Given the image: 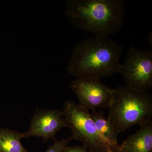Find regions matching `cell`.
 <instances>
[{
  "instance_id": "obj_1",
  "label": "cell",
  "mask_w": 152,
  "mask_h": 152,
  "mask_svg": "<svg viewBox=\"0 0 152 152\" xmlns=\"http://www.w3.org/2000/svg\"><path fill=\"white\" fill-rule=\"evenodd\" d=\"M122 46L107 38L94 37L76 45L67 70L76 79L99 80L119 73Z\"/></svg>"
},
{
  "instance_id": "obj_3",
  "label": "cell",
  "mask_w": 152,
  "mask_h": 152,
  "mask_svg": "<svg viewBox=\"0 0 152 152\" xmlns=\"http://www.w3.org/2000/svg\"><path fill=\"white\" fill-rule=\"evenodd\" d=\"M108 108L109 121L123 132L135 125L141 126L151 121L152 96L147 91L119 86L113 89Z\"/></svg>"
},
{
  "instance_id": "obj_4",
  "label": "cell",
  "mask_w": 152,
  "mask_h": 152,
  "mask_svg": "<svg viewBox=\"0 0 152 152\" xmlns=\"http://www.w3.org/2000/svg\"><path fill=\"white\" fill-rule=\"evenodd\" d=\"M62 112L73 140L82 142L91 152H114L99 134L88 111L73 101L66 100Z\"/></svg>"
},
{
  "instance_id": "obj_9",
  "label": "cell",
  "mask_w": 152,
  "mask_h": 152,
  "mask_svg": "<svg viewBox=\"0 0 152 152\" xmlns=\"http://www.w3.org/2000/svg\"><path fill=\"white\" fill-rule=\"evenodd\" d=\"M91 115L99 134L107 145L114 152H116L119 145L118 135L120 133L112 126L102 111H93Z\"/></svg>"
},
{
  "instance_id": "obj_7",
  "label": "cell",
  "mask_w": 152,
  "mask_h": 152,
  "mask_svg": "<svg viewBox=\"0 0 152 152\" xmlns=\"http://www.w3.org/2000/svg\"><path fill=\"white\" fill-rule=\"evenodd\" d=\"M67 127V123L62 111L57 110L37 109L26 132L22 133L23 138L37 137L45 143L55 139L56 133L63 128Z\"/></svg>"
},
{
  "instance_id": "obj_10",
  "label": "cell",
  "mask_w": 152,
  "mask_h": 152,
  "mask_svg": "<svg viewBox=\"0 0 152 152\" xmlns=\"http://www.w3.org/2000/svg\"><path fill=\"white\" fill-rule=\"evenodd\" d=\"M22 133L0 128V152H28L22 145Z\"/></svg>"
},
{
  "instance_id": "obj_6",
  "label": "cell",
  "mask_w": 152,
  "mask_h": 152,
  "mask_svg": "<svg viewBox=\"0 0 152 152\" xmlns=\"http://www.w3.org/2000/svg\"><path fill=\"white\" fill-rule=\"evenodd\" d=\"M70 88L77 97L79 105L88 112L108 107L114 89L99 80L81 79L73 80Z\"/></svg>"
},
{
  "instance_id": "obj_8",
  "label": "cell",
  "mask_w": 152,
  "mask_h": 152,
  "mask_svg": "<svg viewBox=\"0 0 152 152\" xmlns=\"http://www.w3.org/2000/svg\"><path fill=\"white\" fill-rule=\"evenodd\" d=\"M152 122L141 126L137 132L131 135L119 145L116 152H152Z\"/></svg>"
},
{
  "instance_id": "obj_2",
  "label": "cell",
  "mask_w": 152,
  "mask_h": 152,
  "mask_svg": "<svg viewBox=\"0 0 152 152\" xmlns=\"http://www.w3.org/2000/svg\"><path fill=\"white\" fill-rule=\"evenodd\" d=\"M64 14L73 26L92 33L94 37L107 38L118 33L124 24L123 0H69Z\"/></svg>"
},
{
  "instance_id": "obj_5",
  "label": "cell",
  "mask_w": 152,
  "mask_h": 152,
  "mask_svg": "<svg viewBox=\"0 0 152 152\" xmlns=\"http://www.w3.org/2000/svg\"><path fill=\"white\" fill-rule=\"evenodd\" d=\"M119 73L122 75L126 86L147 91L151 89L152 50L144 51L131 47Z\"/></svg>"
},
{
  "instance_id": "obj_12",
  "label": "cell",
  "mask_w": 152,
  "mask_h": 152,
  "mask_svg": "<svg viewBox=\"0 0 152 152\" xmlns=\"http://www.w3.org/2000/svg\"><path fill=\"white\" fill-rule=\"evenodd\" d=\"M63 152H91L86 148L80 146H66Z\"/></svg>"
},
{
  "instance_id": "obj_11",
  "label": "cell",
  "mask_w": 152,
  "mask_h": 152,
  "mask_svg": "<svg viewBox=\"0 0 152 152\" xmlns=\"http://www.w3.org/2000/svg\"><path fill=\"white\" fill-rule=\"evenodd\" d=\"M72 140L73 139L72 137L66 139L63 138L60 140H56L53 144L50 146L45 152H63L65 148Z\"/></svg>"
}]
</instances>
